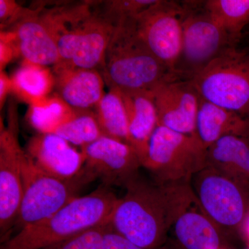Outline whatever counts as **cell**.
<instances>
[{"mask_svg": "<svg viewBox=\"0 0 249 249\" xmlns=\"http://www.w3.org/2000/svg\"><path fill=\"white\" fill-rule=\"evenodd\" d=\"M21 169L23 196L14 225L19 231L50 217L78 197L80 191L95 180L84 167L70 179L55 178L39 168L24 150Z\"/></svg>", "mask_w": 249, "mask_h": 249, "instance_id": "cell-5", "label": "cell"}, {"mask_svg": "<svg viewBox=\"0 0 249 249\" xmlns=\"http://www.w3.org/2000/svg\"><path fill=\"white\" fill-rule=\"evenodd\" d=\"M133 18L114 26L101 67L109 89L121 92L150 91L163 80L181 75L170 70L147 48L136 31Z\"/></svg>", "mask_w": 249, "mask_h": 249, "instance_id": "cell-3", "label": "cell"}, {"mask_svg": "<svg viewBox=\"0 0 249 249\" xmlns=\"http://www.w3.org/2000/svg\"><path fill=\"white\" fill-rule=\"evenodd\" d=\"M42 13L53 31L62 65L97 70L102 67L114 26L95 3L55 6Z\"/></svg>", "mask_w": 249, "mask_h": 249, "instance_id": "cell-2", "label": "cell"}, {"mask_svg": "<svg viewBox=\"0 0 249 249\" xmlns=\"http://www.w3.org/2000/svg\"><path fill=\"white\" fill-rule=\"evenodd\" d=\"M206 151L196 136L158 125L149 142L142 167L157 183L191 181L206 167Z\"/></svg>", "mask_w": 249, "mask_h": 249, "instance_id": "cell-8", "label": "cell"}, {"mask_svg": "<svg viewBox=\"0 0 249 249\" xmlns=\"http://www.w3.org/2000/svg\"><path fill=\"white\" fill-rule=\"evenodd\" d=\"M19 56L14 32L11 30L0 32V71L15 58Z\"/></svg>", "mask_w": 249, "mask_h": 249, "instance_id": "cell-29", "label": "cell"}, {"mask_svg": "<svg viewBox=\"0 0 249 249\" xmlns=\"http://www.w3.org/2000/svg\"><path fill=\"white\" fill-rule=\"evenodd\" d=\"M155 1L156 0H111L95 4L101 16L115 26L122 21L136 17Z\"/></svg>", "mask_w": 249, "mask_h": 249, "instance_id": "cell-26", "label": "cell"}, {"mask_svg": "<svg viewBox=\"0 0 249 249\" xmlns=\"http://www.w3.org/2000/svg\"><path fill=\"white\" fill-rule=\"evenodd\" d=\"M55 134L81 147L103 136L93 109H75L71 119L60 126Z\"/></svg>", "mask_w": 249, "mask_h": 249, "instance_id": "cell-25", "label": "cell"}, {"mask_svg": "<svg viewBox=\"0 0 249 249\" xmlns=\"http://www.w3.org/2000/svg\"><path fill=\"white\" fill-rule=\"evenodd\" d=\"M11 27L19 56L23 60L42 66L60 63L53 31L40 7Z\"/></svg>", "mask_w": 249, "mask_h": 249, "instance_id": "cell-14", "label": "cell"}, {"mask_svg": "<svg viewBox=\"0 0 249 249\" xmlns=\"http://www.w3.org/2000/svg\"><path fill=\"white\" fill-rule=\"evenodd\" d=\"M107 224L78 232L42 249H105L104 235Z\"/></svg>", "mask_w": 249, "mask_h": 249, "instance_id": "cell-27", "label": "cell"}, {"mask_svg": "<svg viewBox=\"0 0 249 249\" xmlns=\"http://www.w3.org/2000/svg\"><path fill=\"white\" fill-rule=\"evenodd\" d=\"M11 78L13 93L29 106L48 97L55 88L53 71L47 67L25 60Z\"/></svg>", "mask_w": 249, "mask_h": 249, "instance_id": "cell-21", "label": "cell"}, {"mask_svg": "<svg viewBox=\"0 0 249 249\" xmlns=\"http://www.w3.org/2000/svg\"><path fill=\"white\" fill-rule=\"evenodd\" d=\"M206 166L249 182V139L227 136L207 149Z\"/></svg>", "mask_w": 249, "mask_h": 249, "instance_id": "cell-19", "label": "cell"}, {"mask_svg": "<svg viewBox=\"0 0 249 249\" xmlns=\"http://www.w3.org/2000/svg\"><path fill=\"white\" fill-rule=\"evenodd\" d=\"M14 0H0V25L1 31L13 27L34 12Z\"/></svg>", "mask_w": 249, "mask_h": 249, "instance_id": "cell-28", "label": "cell"}, {"mask_svg": "<svg viewBox=\"0 0 249 249\" xmlns=\"http://www.w3.org/2000/svg\"><path fill=\"white\" fill-rule=\"evenodd\" d=\"M55 93L76 110L94 109L104 95L101 72L58 64L53 67Z\"/></svg>", "mask_w": 249, "mask_h": 249, "instance_id": "cell-16", "label": "cell"}, {"mask_svg": "<svg viewBox=\"0 0 249 249\" xmlns=\"http://www.w3.org/2000/svg\"><path fill=\"white\" fill-rule=\"evenodd\" d=\"M191 186L203 213L220 230H242L249 217V182L206 166L196 174Z\"/></svg>", "mask_w": 249, "mask_h": 249, "instance_id": "cell-7", "label": "cell"}, {"mask_svg": "<svg viewBox=\"0 0 249 249\" xmlns=\"http://www.w3.org/2000/svg\"><path fill=\"white\" fill-rule=\"evenodd\" d=\"M105 249H147L135 245L113 230L108 222L104 235ZM160 248L158 249H163Z\"/></svg>", "mask_w": 249, "mask_h": 249, "instance_id": "cell-30", "label": "cell"}, {"mask_svg": "<svg viewBox=\"0 0 249 249\" xmlns=\"http://www.w3.org/2000/svg\"><path fill=\"white\" fill-rule=\"evenodd\" d=\"M158 117V125L175 132L196 136L200 96L191 80L175 75L150 90Z\"/></svg>", "mask_w": 249, "mask_h": 249, "instance_id": "cell-13", "label": "cell"}, {"mask_svg": "<svg viewBox=\"0 0 249 249\" xmlns=\"http://www.w3.org/2000/svg\"><path fill=\"white\" fill-rule=\"evenodd\" d=\"M183 14L182 1L156 0L133 18L136 31L147 48L175 72L182 47Z\"/></svg>", "mask_w": 249, "mask_h": 249, "instance_id": "cell-10", "label": "cell"}, {"mask_svg": "<svg viewBox=\"0 0 249 249\" xmlns=\"http://www.w3.org/2000/svg\"><path fill=\"white\" fill-rule=\"evenodd\" d=\"M27 153L45 173L62 179L75 178L85 165L82 152L55 134L34 136L28 142Z\"/></svg>", "mask_w": 249, "mask_h": 249, "instance_id": "cell-15", "label": "cell"}, {"mask_svg": "<svg viewBox=\"0 0 249 249\" xmlns=\"http://www.w3.org/2000/svg\"><path fill=\"white\" fill-rule=\"evenodd\" d=\"M121 93L127 112L129 144L135 149L142 165L149 142L158 126L155 102L150 91Z\"/></svg>", "mask_w": 249, "mask_h": 249, "instance_id": "cell-18", "label": "cell"}, {"mask_svg": "<svg viewBox=\"0 0 249 249\" xmlns=\"http://www.w3.org/2000/svg\"><path fill=\"white\" fill-rule=\"evenodd\" d=\"M109 224L113 230L147 249L163 248L178 218L197 205L191 181L149 182L139 176L125 186Z\"/></svg>", "mask_w": 249, "mask_h": 249, "instance_id": "cell-1", "label": "cell"}, {"mask_svg": "<svg viewBox=\"0 0 249 249\" xmlns=\"http://www.w3.org/2000/svg\"><path fill=\"white\" fill-rule=\"evenodd\" d=\"M175 237L184 249H221V230L206 214L190 209L173 227Z\"/></svg>", "mask_w": 249, "mask_h": 249, "instance_id": "cell-20", "label": "cell"}, {"mask_svg": "<svg viewBox=\"0 0 249 249\" xmlns=\"http://www.w3.org/2000/svg\"><path fill=\"white\" fill-rule=\"evenodd\" d=\"M84 168L103 186H125L138 178L142 162L138 154L128 143L102 136L82 147Z\"/></svg>", "mask_w": 249, "mask_h": 249, "instance_id": "cell-12", "label": "cell"}, {"mask_svg": "<svg viewBox=\"0 0 249 249\" xmlns=\"http://www.w3.org/2000/svg\"><path fill=\"white\" fill-rule=\"evenodd\" d=\"M15 107L9 111V125L0 132V232L1 241L14 227L23 196L18 122Z\"/></svg>", "mask_w": 249, "mask_h": 249, "instance_id": "cell-11", "label": "cell"}, {"mask_svg": "<svg viewBox=\"0 0 249 249\" xmlns=\"http://www.w3.org/2000/svg\"></svg>", "mask_w": 249, "mask_h": 249, "instance_id": "cell-33", "label": "cell"}, {"mask_svg": "<svg viewBox=\"0 0 249 249\" xmlns=\"http://www.w3.org/2000/svg\"><path fill=\"white\" fill-rule=\"evenodd\" d=\"M93 111L103 136L129 144L127 112L121 91L109 89Z\"/></svg>", "mask_w": 249, "mask_h": 249, "instance_id": "cell-22", "label": "cell"}, {"mask_svg": "<svg viewBox=\"0 0 249 249\" xmlns=\"http://www.w3.org/2000/svg\"><path fill=\"white\" fill-rule=\"evenodd\" d=\"M119 199L109 187L100 186L89 195L75 198L45 220L19 231L1 249H42L106 224Z\"/></svg>", "mask_w": 249, "mask_h": 249, "instance_id": "cell-4", "label": "cell"}, {"mask_svg": "<svg viewBox=\"0 0 249 249\" xmlns=\"http://www.w3.org/2000/svg\"><path fill=\"white\" fill-rule=\"evenodd\" d=\"M182 47L176 71L191 78L235 45L208 12L204 1H182Z\"/></svg>", "mask_w": 249, "mask_h": 249, "instance_id": "cell-9", "label": "cell"}, {"mask_svg": "<svg viewBox=\"0 0 249 249\" xmlns=\"http://www.w3.org/2000/svg\"><path fill=\"white\" fill-rule=\"evenodd\" d=\"M242 231H243L244 232H245L246 237H247V240L249 242V217L246 220L245 224H244L243 227H242Z\"/></svg>", "mask_w": 249, "mask_h": 249, "instance_id": "cell-32", "label": "cell"}, {"mask_svg": "<svg viewBox=\"0 0 249 249\" xmlns=\"http://www.w3.org/2000/svg\"><path fill=\"white\" fill-rule=\"evenodd\" d=\"M191 80L201 98L249 119V48L229 47Z\"/></svg>", "mask_w": 249, "mask_h": 249, "instance_id": "cell-6", "label": "cell"}, {"mask_svg": "<svg viewBox=\"0 0 249 249\" xmlns=\"http://www.w3.org/2000/svg\"><path fill=\"white\" fill-rule=\"evenodd\" d=\"M196 134L206 150L219 139L227 136L249 139V119L200 96Z\"/></svg>", "mask_w": 249, "mask_h": 249, "instance_id": "cell-17", "label": "cell"}, {"mask_svg": "<svg viewBox=\"0 0 249 249\" xmlns=\"http://www.w3.org/2000/svg\"><path fill=\"white\" fill-rule=\"evenodd\" d=\"M13 92L12 80L4 71H0V108L2 109L6 98Z\"/></svg>", "mask_w": 249, "mask_h": 249, "instance_id": "cell-31", "label": "cell"}, {"mask_svg": "<svg viewBox=\"0 0 249 249\" xmlns=\"http://www.w3.org/2000/svg\"><path fill=\"white\" fill-rule=\"evenodd\" d=\"M72 109L55 92L40 102L29 106L27 119L38 134H55L74 114Z\"/></svg>", "mask_w": 249, "mask_h": 249, "instance_id": "cell-23", "label": "cell"}, {"mask_svg": "<svg viewBox=\"0 0 249 249\" xmlns=\"http://www.w3.org/2000/svg\"><path fill=\"white\" fill-rule=\"evenodd\" d=\"M204 6L235 45L249 24V0H207Z\"/></svg>", "mask_w": 249, "mask_h": 249, "instance_id": "cell-24", "label": "cell"}]
</instances>
